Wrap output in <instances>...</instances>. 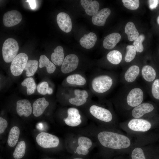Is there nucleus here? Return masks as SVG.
<instances>
[{
    "mask_svg": "<svg viewBox=\"0 0 159 159\" xmlns=\"http://www.w3.org/2000/svg\"><path fill=\"white\" fill-rule=\"evenodd\" d=\"M72 159H85L83 158L80 157H74L72 158Z\"/></svg>",
    "mask_w": 159,
    "mask_h": 159,
    "instance_id": "obj_43",
    "label": "nucleus"
},
{
    "mask_svg": "<svg viewBox=\"0 0 159 159\" xmlns=\"http://www.w3.org/2000/svg\"><path fill=\"white\" fill-rule=\"evenodd\" d=\"M143 77L146 81L151 82L153 81L156 77V72L154 69L149 65L144 66L142 69Z\"/></svg>",
    "mask_w": 159,
    "mask_h": 159,
    "instance_id": "obj_27",
    "label": "nucleus"
},
{
    "mask_svg": "<svg viewBox=\"0 0 159 159\" xmlns=\"http://www.w3.org/2000/svg\"><path fill=\"white\" fill-rule=\"evenodd\" d=\"M16 111L20 116H24L26 117L29 116L32 112L31 104L29 100L22 99L17 101Z\"/></svg>",
    "mask_w": 159,
    "mask_h": 159,
    "instance_id": "obj_13",
    "label": "nucleus"
},
{
    "mask_svg": "<svg viewBox=\"0 0 159 159\" xmlns=\"http://www.w3.org/2000/svg\"><path fill=\"white\" fill-rule=\"evenodd\" d=\"M66 81L69 84L78 86L84 85L86 82V80L84 77L79 74H77L67 76Z\"/></svg>",
    "mask_w": 159,
    "mask_h": 159,
    "instance_id": "obj_28",
    "label": "nucleus"
},
{
    "mask_svg": "<svg viewBox=\"0 0 159 159\" xmlns=\"http://www.w3.org/2000/svg\"><path fill=\"white\" fill-rule=\"evenodd\" d=\"M8 125L6 120L3 118L0 117V133H3Z\"/></svg>",
    "mask_w": 159,
    "mask_h": 159,
    "instance_id": "obj_39",
    "label": "nucleus"
},
{
    "mask_svg": "<svg viewBox=\"0 0 159 159\" xmlns=\"http://www.w3.org/2000/svg\"><path fill=\"white\" fill-rule=\"evenodd\" d=\"M113 84L112 79L106 75H101L95 77L91 82L93 90L98 93H103L108 90Z\"/></svg>",
    "mask_w": 159,
    "mask_h": 159,
    "instance_id": "obj_3",
    "label": "nucleus"
},
{
    "mask_svg": "<svg viewBox=\"0 0 159 159\" xmlns=\"http://www.w3.org/2000/svg\"><path fill=\"white\" fill-rule=\"evenodd\" d=\"M149 7L150 9H153L157 6L159 3L158 0H149L148 1Z\"/></svg>",
    "mask_w": 159,
    "mask_h": 159,
    "instance_id": "obj_40",
    "label": "nucleus"
},
{
    "mask_svg": "<svg viewBox=\"0 0 159 159\" xmlns=\"http://www.w3.org/2000/svg\"><path fill=\"white\" fill-rule=\"evenodd\" d=\"M19 47L18 42L12 38L7 39L4 42L2 49L4 61L6 63L11 62L17 55Z\"/></svg>",
    "mask_w": 159,
    "mask_h": 159,
    "instance_id": "obj_2",
    "label": "nucleus"
},
{
    "mask_svg": "<svg viewBox=\"0 0 159 159\" xmlns=\"http://www.w3.org/2000/svg\"><path fill=\"white\" fill-rule=\"evenodd\" d=\"M37 143L44 148H50L57 147L59 143V140L56 136L45 132H41L36 137Z\"/></svg>",
    "mask_w": 159,
    "mask_h": 159,
    "instance_id": "obj_5",
    "label": "nucleus"
},
{
    "mask_svg": "<svg viewBox=\"0 0 159 159\" xmlns=\"http://www.w3.org/2000/svg\"><path fill=\"white\" fill-rule=\"evenodd\" d=\"M64 59V54L63 47L58 46L54 50V52L51 55L52 62L57 66L62 65Z\"/></svg>",
    "mask_w": 159,
    "mask_h": 159,
    "instance_id": "obj_22",
    "label": "nucleus"
},
{
    "mask_svg": "<svg viewBox=\"0 0 159 159\" xmlns=\"http://www.w3.org/2000/svg\"><path fill=\"white\" fill-rule=\"evenodd\" d=\"M53 92V90L50 87H49L48 92V94L51 95L52 94Z\"/></svg>",
    "mask_w": 159,
    "mask_h": 159,
    "instance_id": "obj_42",
    "label": "nucleus"
},
{
    "mask_svg": "<svg viewBox=\"0 0 159 159\" xmlns=\"http://www.w3.org/2000/svg\"><path fill=\"white\" fill-rule=\"evenodd\" d=\"M26 1L29 3L30 7L32 9H34L36 8V4L35 0H27Z\"/></svg>",
    "mask_w": 159,
    "mask_h": 159,
    "instance_id": "obj_41",
    "label": "nucleus"
},
{
    "mask_svg": "<svg viewBox=\"0 0 159 159\" xmlns=\"http://www.w3.org/2000/svg\"><path fill=\"white\" fill-rule=\"evenodd\" d=\"M44 67H46L47 72L49 74L54 72L56 69L55 65L47 57L44 55H42L39 57V67L42 68Z\"/></svg>",
    "mask_w": 159,
    "mask_h": 159,
    "instance_id": "obj_24",
    "label": "nucleus"
},
{
    "mask_svg": "<svg viewBox=\"0 0 159 159\" xmlns=\"http://www.w3.org/2000/svg\"><path fill=\"white\" fill-rule=\"evenodd\" d=\"M157 22L158 24L159 25V16H158L157 18Z\"/></svg>",
    "mask_w": 159,
    "mask_h": 159,
    "instance_id": "obj_44",
    "label": "nucleus"
},
{
    "mask_svg": "<svg viewBox=\"0 0 159 159\" xmlns=\"http://www.w3.org/2000/svg\"><path fill=\"white\" fill-rule=\"evenodd\" d=\"M49 87L48 82L44 81L38 85L37 86V90L39 94L45 95L47 94Z\"/></svg>",
    "mask_w": 159,
    "mask_h": 159,
    "instance_id": "obj_37",
    "label": "nucleus"
},
{
    "mask_svg": "<svg viewBox=\"0 0 159 159\" xmlns=\"http://www.w3.org/2000/svg\"><path fill=\"white\" fill-rule=\"evenodd\" d=\"M111 11L108 8H103L93 16L92 21L93 24L98 26L104 25L106 19L110 15Z\"/></svg>",
    "mask_w": 159,
    "mask_h": 159,
    "instance_id": "obj_14",
    "label": "nucleus"
},
{
    "mask_svg": "<svg viewBox=\"0 0 159 159\" xmlns=\"http://www.w3.org/2000/svg\"><path fill=\"white\" fill-rule=\"evenodd\" d=\"M57 21L59 28L66 33L70 32L72 28L71 19L67 13L61 12L57 16Z\"/></svg>",
    "mask_w": 159,
    "mask_h": 159,
    "instance_id": "obj_12",
    "label": "nucleus"
},
{
    "mask_svg": "<svg viewBox=\"0 0 159 159\" xmlns=\"http://www.w3.org/2000/svg\"><path fill=\"white\" fill-rule=\"evenodd\" d=\"M125 32L130 41H134L139 36V33L134 24L132 22H128L125 28Z\"/></svg>",
    "mask_w": 159,
    "mask_h": 159,
    "instance_id": "obj_23",
    "label": "nucleus"
},
{
    "mask_svg": "<svg viewBox=\"0 0 159 159\" xmlns=\"http://www.w3.org/2000/svg\"><path fill=\"white\" fill-rule=\"evenodd\" d=\"M20 132L19 129L17 126H14L10 129L7 140V143L9 146L13 147L16 145L18 140Z\"/></svg>",
    "mask_w": 159,
    "mask_h": 159,
    "instance_id": "obj_26",
    "label": "nucleus"
},
{
    "mask_svg": "<svg viewBox=\"0 0 159 159\" xmlns=\"http://www.w3.org/2000/svg\"><path fill=\"white\" fill-rule=\"evenodd\" d=\"M154 109V106L152 104L147 103H142L133 109L132 115L134 118H139L145 114L151 112Z\"/></svg>",
    "mask_w": 159,
    "mask_h": 159,
    "instance_id": "obj_17",
    "label": "nucleus"
},
{
    "mask_svg": "<svg viewBox=\"0 0 159 159\" xmlns=\"http://www.w3.org/2000/svg\"><path fill=\"white\" fill-rule=\"evenodd\" d=\"M135 47L132 45H127L126 47V53L125 60L127 62H130L135 58L136 53Z\"/></svg>",
    "mask_w": 159,
    "mask_h": 159,
    "instance_id": "obj_33",
    "label": "nucleus"
},
{
    "mask_svg": "<svg viewBox=\"0 0 159 159\" xmlns=\"http://www.w3.org/2000/svg\"><path fill=\"white\" fill-rule=\"evenodd\" d=\"M22 19L21 14L18 11L13 10L8 11L4 14L3 21L5 26L10 27L19 23Z\"/></svg>",
    "mask_w": 159,
    "mask_h": 159,
    "instance_id": "obj_8",
    "label": "nucleus"
},
{
    "mask_svg": "<svg viewBox=\"0 0 159 159\" xmlns=\"http://www.w3.org/2000/svg\"><path fill=\"white\" fill-rule=\"evenodd\" d=\"M28 56L25 53L18 54L11 62L10 69L12 74L14 76L20 75L22 73L28 60Z\"/></svg>",
    "mask_w": 159,
    "mask_h": 159,
    "instance_id": "obj_4",
    "label": "nucleus"
},
{
    "mask_svg": "<svg viewBox=\"0 0 159 159\" xmlns=\"http://www.w3.org/2000/svg\"><path fill=\"white\" fill-rule=\"evenodd\" d=\"M132 159H146L142 149L140 148H136L133 150L131 154Z\"/></svg>",
    "mask_w": 159,
    "mask_h": 159,
    "instance_id": "obj_36",
    "label": "nucleus"
},
{
    "mask_svg": "<svg viewBox=\"0 0 159 159\" xmlns=\"http://www.w3.org/2000/svg\"><path fill=\"white\" fill-rule=\"evenodd\" d=\"M68 116L64 119L65 124L71 127H76L82 122L81 115L78 109L74 108H69L67 111Z\"/></svg>",
    "mask_w": 159,
    "mask_h": 159,
    "instance_id": "obj_11",
    "label": "nucleus"
},
{
    "mask_svg": "<svg viewBox=\"0 0 159 159\" xmlns=\"http://www.w3.org/2000/svg\"><path fill=\"white\" fill-rule=\"evenodd\" d=\"M139 72V67L136 65H132L126 72L124 75L125 80L128 82H132L136 79Z\"/></svg>",
    "mask_w": 159,
    "mask_h": 159,
    "instance_id": "obj_25",
    "label": "nucleus"
},
{
    "mask_svg": "<svg viewBox=\"0 0 159 159\" xmlns=\"http://www.w3.org/2000/svg\"><path fill=\"white\" fill-rule=\"evenodd\" d=\"M145 39V35L143 34H141L134 41L133 46L135 47L137 52L141 53L143 51L144 47L142 42Z\"/></svg>",
    "mask_w": 159,
    "mask_h": 159,
    "instance_id": "obj_34",
    "label": "nucleus"
},
{
    "mask_svg": "<svg viewBox=\"0 0 159 159\" xmlns=\"http://www.w3.org/2000/svg\"><path fill=\"white\" fill-rule=\"evenodd\" d=\"M97 40L96 34L93 32H90L88 34H85L80 40L81 46L86 49H90L95 45Z\"/></svg>",
    "mask_w": 159,
    "mask_h": 159,
    "instance_id": "obj_21",
    "label": "nucleus"
},
{
    "mask_svg": "<svg viewBox=\"0 0 159 159\" xmlns=\"http://www.w3.org/2000/svg\"><path fill=\"white\" fill-rule=\"evenodd\" d=\"M121 38L120 35L117 33L114 32L108 35L103 40V47L108 49L113 48L119 42Z\"/></svg>",
    "mask_w": 159,
    "mask_h": 159,
    "instance_id": "obj_20",
    "label": "nucleus"
},
{
    "mask_svg": "<svg viewBox=\"0 0 159 159\" xmlns=\"http://www.w3.org/2000/svg\"><path fill=\"white\" fill-rule=\"evenodd\" d=\"M79 62V58L76 55L70 54L67 55L62 64V72L67 74L72 72L77 68Z\"/></svg>",
    "mask_w": 159,
    "mask_h": 159,
    "instance_id": "obj_6",
    "label": "nucleus"
},
{
    "mask_svg": "<svg viewBox=\"0 0 159 159\" xmlns=\"http://www.w3.org/2000/svg\"><path fill=\"white\" fill-rule=\"evenodd\" d=\"M80 3L86 13L88 15L93 16L98 11L100 5L97 1L81 0Z\"/></svg>",
    "mask_w": 159,
    "mask_h": 159,
    "instance_id": "obj_18",
    "label": "nucleus"
},
{
    "mask_svg": "<svg viewBox=\"0 0 159 159\" xmlns=\"http://www.w3.org/2000/svg\"><path fill=\"white\" fill-rule=\"evenodd\" d=\"M49 105V102L44 97L39 98L36 100L32 105L33 113L34 116L38 117L44 112Z\"/></svg>",
    "mask_w": 159,
    "mask_h": 159,
    "instance_id": "obj_19",
    "label": "nucleus"
},
{
    "mask_svg": "<svg viewBox=\"0 0 159 159\" xmlns=\"http://www.w3.org/2000/svg\"><path fill=\"white\" fill-rule=\"evenodd\" d=\"M128 126L133 131L145 132L150 129L151 125L150 122L146 120L135 118L130 120L128 123Z\"/></svg>",
    "mask_w": 159,
    "mask_h": 159,
    "instance_id": "obj_10",
    "label": "nucleus"
},
{
    "mask_svg": "<svg viewBox=\"0 0 159 159\" xmlns=\"http://www.w3.org/2000/svg\"><path fill=\"white\" fill-rule=\"evenodd\" d=\"M143 99V93L141 89L135 88L132 89L128 94L127 102L129 105L135 107L141 103Z\"/></svg>",
    "mask_w": 159,
    "mask_h": 159,
    "instance_id": "obj_9",
    "label": "nucleus"
},
{
    "mask_svg": "<svg viewBox=\"0 0 159 159\" xmlns=\"http://www.w3.org/2000/svg\"><path fill=\"white\" fill-rule=\"evenodd\" d=\"M21 85L26 88V92L28 95H31L35 92L37 87L34 79L32 77H28L24 80L21 83Z\"/></svg>",
    "mask_w": 159,
    "mask_h": 159,
    "instance_id": "obj_30",
    "label": "nucleus"
},
{
    "mask_svg": "<svg viewBox=\"0 0 159 159\" xmlns=\"http://www.w3.org/2000/svg\"><path fill=\"white\" fill-rule=\"evenodd\" d=\"M107 58L111 63L114 64H117L121 62L122 55L119 51L113 50L110 51L107 54Z\"/></svg>",
    "mask_w": 159,
    "mask_h": 159,
    "instance_id": "obj_31",
    "label": "nucleus"
},
{
    "mask_svg": "<svg viewBox=\"0 0 159 159\" xmlns=\"http://www.w3.org/2000/svg\"><path fill=\"white\" fill-rule=\"evenodd\" d=\"M151 92L153 97L157 100H159V79L155 80L153 83Z\"/></svg>",
    "mask_w": 159,
    "mask_h": 159,
    "instance_id": "obj_38",
    "label": "nucleus"
},
{
    "mask_svg": "<svg viewBox=\"0 0 159 159\" xmlns=\"http://www.w3.org/2000/svg\"></svg>",
    "mask_w": 159,
    "mask_h": 159,
    "instance_id": "obj_45",
    "label": "nucleus"
},
{
    "mask_svg": "<svg viewBox=\"0 0 159 159\" xmlns=\"http://www.w3.org/2000/svg\"><path fill=\"white\" fill-rule=\"evenodd\" d=\"M124 6L127 9L132 10L138 8L140 5L138 0H122Z\"/></svg>",
    "mask_w": 159,
    "mask_h": 159,
    "instance_id": "obj_35",
    "label": "nucleus"
},
{
    "mask_svg": "<svg viewBox=\"0 0 159 159\" xmlns=\"http://www.w3.org/2000/svg\"><path fill=\"white\" fill-rule=\"evenodd\" d=\"M38 66V62L36 60L28 61L24 70L26 71V74L27 77L33 76L37 71Z\"/></svg>",
    "mask_w": 159,
    "mask_h": 159,
    "instance_id": "obj_29",
    "label": "nucleus"
},
{
    "mask_svg": "<svg viewBox=\"0 0 159 159\" xmlns=\"http://www.w3.org/2000/svg\"><path fill=\"white\" fill-rule=\"evenodd\" d=\"M78 143L79 146L76 149V153L79 155H87L92 145L91 140L87 137L81 136L79 138Z\"/></svg>",
    "mask_w": 159,
    "mask_h": 159,
    "instance_id": "obj_15",
    "label": "nucleus"
},
{
    "mask_svg": "<svg viewBox=\"0 0 159 159\" xmlns=\"http://www.w3.org/2000/svg\"><path fill=\"white\" fill-rule=\"evenodd\" d=\"M26 150V144L24 141L18 142L13 155L15 159H20L24 156Z\"/></svg>",
    "mask_w": 159,
    "mask_h": 159,
    "instance_id": "obj_32",
    "label": "nucleus"
},
{
    "mask_svg": "<svg viewBox=\"0 0 159 159\" xmlns=\"http://www.w3.org/2000/svg\"><path fill=\"white\" fill-rule=\"evenodd\" d=\"M74 93L75 97L69 100V102L71 104L80 106L85 103L88 97V94L86 90L75 89Z\"/></svg>",
    "mask_w": 159,
    "mask_h": 159,
    "instance_id": "obj_16",
    "label": "nucleus"
},
{
    "mask_svg": "<svg viewBox=\"0 0 159 159\" xmlns=\"http://www.w3.org/2000/svg\"><path fill=\"white\" fill-rule=\"evenodd\" d=\"M89 111L93 116L102 121L108 122L112 119L111 113L105 108L94 105L90 107Z\"/></svg>",
    "mask_w": 159,
    "mask_h": 159,
    "instance_id": "obj_7",
    "label": "nucleus"
},
{
    "mask_svg": "<svg viewBox=\"0 0 159 159\" xmlns=\"http://www.w3.org/2000/svg\"><path fill=\"white\" fill-rule=\"evenodd\" d=\"M97 138L103 146L113 149L127 148L131 144L129 139L127 136L111 132H101L98 134Z\"/></svg>",
    "mask_w": 159,
    "mask_h": 159,
    "instance_id": "obj_1",
    "label": "nucleus"
}]
</instances>
